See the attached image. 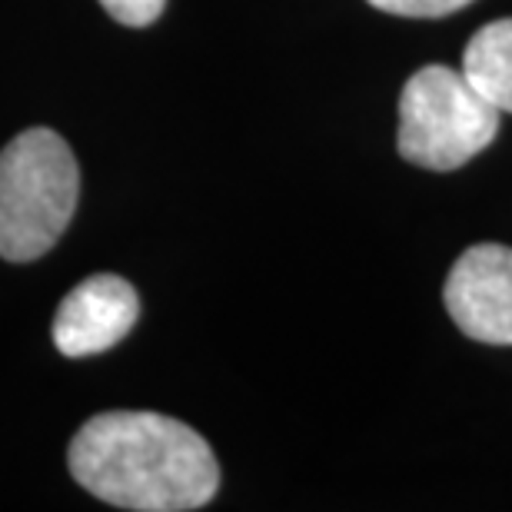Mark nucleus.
<instances>
[{
	"instance_id": "f257e3e1",
	"label": "nucleus",
	"mask_w": 512,
	"mask_h": 512,
	"mask_svg": "<svg viewBox=\"0 0 512 512\" xmlns=\"http://www.w3.org/2000/svg\"><path fill=\"white\" fill-rule=\"evenodd\" d=\"M90 496L133 512H190L220 489V466L197 429L160 413H100L67 453Z\"/></svg>"
},
{
	"instance_id": "f03ea898",
	"label": "nucleus",
	"mask_w": 512,
	"mask_h": 512,
	"mask_svg": "<svg viewBox=\"0 0 512 512\" xmlns=\"http://www.w3.org/2000/svg\"><path fill=\"white\" fill-rule=\"evenodd\" d=\"M80 197L74 150L60 133L34 127L0 150V256L40 260L70 227Z\"/></svg>"
},
{
	"instance_id": "7ed1b4c3",
	"label": "nucleus",
	"mask_w": 512,
	"mask_h": 512,
	"mask_svg": "<svg viewBox=\"0 0 512 512\" xmlns=\"http://www.w3.org/2000/svg\"><path fill=\"white\" fill-rule=\"evenodd\" d=\"M499 133V110L463 70H416L399 97V157L423 170H459Z\"/></svg>"
},
{
	"instance_id": "20e7f679",
	"label": "nucleus",
	"mask_w": 512,
	"mask_h": 512,
	"mask_svg": "<svg viewBox=\"0 0 512 512\" xmlns=\"http://www.w3.org/2000/svg\"><path fill=\"white\" fill-rule=\"evenodd\" d=\"M443 300L469 340L512 346V250L499 243L466 250L446 276Z\"/></svg>"
},
{
	"instance_id": "39448f33",
	"label": "nucleus",
	"mask_w": 512,
	"mask_h": 512,
	"mask_svg": "<svg viewBox=\"0 0 512 512\" xmlns=\"http://www.w3.org/2000/svg\"><path fill=\"white\" fill-rule=\"evenodd\" d=\"M140 296L114 273H97L64 296L54 316V343L70 360L107 353L137 326Z\"/></svg>"
},
{
	"instance_id": "423d86ee",
	"label": "nucleus",
	"mask_w": 512,
	"mask_h": 512,
	"mask_svg": "<svg viewBox=\"0 0 512 512\" xmlns=\"http://www.w3.org/2000/svg\"><path fill=\"white\" fill-rule=\"evenodd\" d=\"M463 74L499 114H512V17L476 30L463 54Z\"/></svg>"
},
{
	"instance_id": "0eeeda50",
	"label": "nucleus",
	"mask_w": 512,
	"mask_h": 512,
	"mask_svg": "<svg viewBox=\"0 0 512 512\" xmlns=\"http://www.w3.org/2000/svg\"><path fill=\"white\" fill-rule=\"evenodd\" d=\"M370 4L396 17H449L469 7L473 0H370Z\"/></svg>"
},
{
	"instance_id": "6e6552de",
	"label": "nucleus",
	"mask_w": 512,
	"mask_h": 512,
	"mask_svg": "<svg viewBox=\"0 0 512 512\" xmlns=\"http://www.w3.org/2000/svg\"><path fill=\"white\" fill-rule=\"evenodd\" d=\"M104 4V10L114 20H120V24L127 27H147L153 24L163 7H167V0H100Z\"/></svg>"
}]
</instances>
